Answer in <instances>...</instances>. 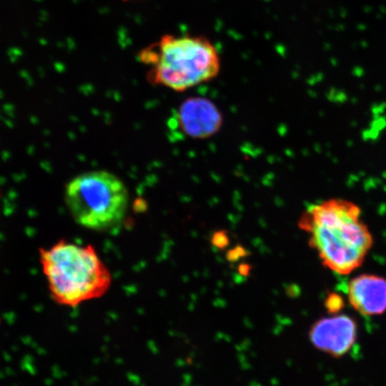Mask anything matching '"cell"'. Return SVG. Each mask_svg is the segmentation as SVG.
Wrapping results in <instances>:
<instances>
[{"mask_svg":"<svg viewBox=\"0 0 386 386\" xmlns=\"http://www.w3.org/2000/svg\"><path fill=\"white\" fill-rule=\"evenodd\" d=\"M309 244L323 266L347 276L358 269L373 245V237L354 202L334 198L309 206L300 220Z\"/></svg>","mask_w":386,"mask_h":386,"instance_id":"1","label":"cell"},{"mask_svg":"<svg viewBox=\"0 0 386 386\" xmlns=\"http://www.w3.org/2000/svg\"><path fill=\"white\" fill-rule=\"evenodd\" d=\"M39 253L50 297L58 305L76 308L103 297L112 286L109 268L93 246L62 240Z\"/></svg>","mask_w":386,"mask_h":386,"instance_id":"2","label":"cell"},{"mask_svg":"<svg viewBox=\"0 0 386 386\" xmlns=\"http://www.w3.org/2000/svg\"><path fill=\"white\" fill-rule=\"evenodd\" d=\"M151 85L185 91L217 77L221 58L209 38L165 34L138 54Z\"/></svg>","mask_w":386,"mask_h":386,"instance_id":"3","label":"cell"},{"mask_svg":"<svg viewBox=\"0 0 386 386\" xmlns=\"http://www.w3.org/2000/svg\"><path fill=\"white\" fill-rule=\"evenodd\" d=\"M64 202L79 225L95 232H110L126 218L129 193L114 173L94 170L80 173L66 184Z\"/></svg>","mask_w":386,"mask_h":386,"instance_id":"4","label":"cell"},{"mask_svg":"<svg viewBox=\"0 0 386 386\" xmlns=\"http://www.w3.org/2000/svg\"><path fill=\"white\" fill-rule=\"evenodd\" d=\"M308 335L315 348L334 358H341L356 343L358 324L350 316L337 314L315 322Z\"/></svg>","mask_w":386,"mask_h":386,"instance_id":"5","label":"cell"},{"mask_svg":"<svg viewBox=\"0 0 386 386\" xmlns=\"http://www.w3.org/2000/svg\"><path fill=\"white\" fill-rule=\"evenodd\" d=\"M176 119L184 134L200 139L214 135L223 124L218 107L202 97L185 99L178 108Z\"/></svg>","mask_w":386,"mask_h":386,"instance_id":"6","label":"cell"},{"mask_svg":"<svg viewBox=\"0 0 386 386\" xmlns=\"http://www.w3.org/2000/svg\"><path fill=\"white\" fill-rule=\"evenodd\" d=\"M350 306L362 316L373 317L386 311V279L362 274L350 280L347 286Z\"/></svg>","mask_w":386,"mask_h":386,"instance_id":"7","label":"cell"},{"mask_svg":"<svg viewBox=\"0 0 386 386\" xmlns=\"http://www.w3.org/2000/svg\"><path fill=\"white\" fill-rule=\"evenodd\" d=\"M324 305L330 315H337L344 307V300L338 293H330Z\"/></svg>","mask_w":386,"mask_h":386,"instance_id":"8","label":"cell"},{"mask_svg":"<svg viewBox=\"0 0 386 386\" xmlns=\"http://www.w3.org/2000/svg\"><path fill=\"white\" fill-rule=\"evenodd\" d=\"M123 1H125V2H130V1H136V0H123Z\"/></svg>","mask_w":386,"mask_h":386,"instance_id":"9","label":"cell"}]
</instances>
